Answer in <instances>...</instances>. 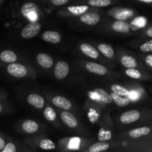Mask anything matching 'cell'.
I'll return each instance as SVG.
<instances>
[{
	"label": "cell",
	"instance_id": "cell-1",
	"mask_svg": "<svg viewBox=\"0 0 152 152\" xmlns=\"http://www.w3.org/2000/svg\"><path fill=\"white\" fill-rule=\"evenodd\" d=\"M21 13L31 22H37L38 19V6L34 2H26L21 7Z\"/></svg>",
	"mask_w": 152,
	"mask_h": 152
},
{
	"label": "cell",
	"instance_id": "cell-2",
	"mask_svg": "<svg viewBox=\"0 0 152 152\" xmlns=\"http://www.w3.org/2000/svg\"><path fill=\"white\" fill-rule=\"evenodd\" d=\"M6 71L10 76L16 78H23L28 74V69L20 63H10L6 66Z\"/></svg>",
	"mask_w": 152,
	"mask_h": 152
},
{
	"label": "cell",
	"instance_id": "cell-3",
	"mask_svg": "<svg viewBox=\"0 0 152 152\" xmlns=\"http://www.w3.org/2000/svg\"><path fill=\"white\" fill-rule=\"evenodd\" d=\"M41 29V25L37 22L28 23L22 28L21 31V37L24 39H31L38 35Z\"/></svg>",
	"mask_w": 152,
	"mask_h": 152
},
{
	"label": "cell",
	"instance_id": "cell-4",
	"mask_svg": "<svg viewBox=\"0 0 152 152\" xmlns=\"http://www.w3.org/2000/svg\"><path fill=\"white\" fill-rule=\"evenodd\" d=\"M141 114L137 110H131L123 113L120 117V120L123 124H130L140 120Z\"/></svg>",
	"mask_w": 152,
	"mask_h": 152
},
{
	"label": "cell",
	"instance_id": "cell-5",
	"mask_svg": "<svg viewBox=\"0 0 152 152\" xmlns=\"http://www.w3.org/2000/svg\"><path fill=\"white\" fill-rule=\"evenodd\" d=\"M70 68L68 63L64 61H59L56 63L54 68V76L58 80L65 79L69 73Z\"/></svg>",
	"mask_w": 152,
	"mask_h": 152
},
{
	"label": "cell",
	"instance_id": "cell-6",
	"mask_svg": "<svg viewBox=\"0 0 152 152\" xmlns=\"http://www.w3.org/2000/svg\"><path fill=\"white\" fill-rule=\"evenodd\" d=\"M17 54L11 50H4L0 52V63H13L17 61Z\"/></svg>",
	"mask_w": 152,
	"mask_h": 152
},
{
	"label": "cell",
	"instance_id": "cell-7",
	"mask_svg": "<svg viewBox=\"0 0 152 152\" xmlns=\"http://www.w3.org/2000/svg\"><path fill=\"white\" fill-rule=\"evenodd\" d=\"M86 69L91 73L97 74V75H105L108 72V70L104 65L96 62H88L86 65Z\"/></svg>",
	"mask_w": 152,
	"mask_h": 152
},
{
	"label": "cell",
	"instance_id": "cell-8",
	"mask_svg": "<svg viewBox=\"0 0 152 152\" xmlns=\"http://www.w3.org/2000/svg\"><path fill=\"white\" fill-rule=\"evenodd\" d=\"M52 102L54 105L62 108V109L65 110V111H68L72 107V104H71V101L68 100L67 98L64 97V96H54L52 99Z\"/></svg>",
	"mask_w": 152,
	"mask_h": 152
},
{
	"label": "cell",
	"instance_id": "cell-9",
	"mask_svg": "<svg viewBox=\"0 0 152 152\" xmlns=\"http://www.w3.org/2000/svg\"><path fill=\"white\" fill-rule=\"evenodd\" d=\"M42 39L44 41L48 42L57 44V43L60 42L62 37H61L60 34H59L56 31H47L43 33Z\"/></svg>",
	"mask_w": 152,
	"mask_h": 152
},
{
	"label": "cell",
	"instance_id": "cell-10",
	"mask_svg": "<svg viewBox=\"0 0 152 152\" xmlns=\"http://www.w3.org/2000/svg\"><path fill=\"white\" fill-rule=\"evenodd\" d=\"M61 119L67 126L71 129H74L78 125L77 118L68 111H63L61 114Z\"/></svg>",
	"mask_w": 152,
	"mask_h": 152
},
{
	"label": "cell",
	"instance_id": "cell-11",
	"mask_svg": "<svg viewBox=\"0 0 152 152\" xmlns=\"http://www.w3.org/2000/svg\"><path fill=\"white\" fill-rule=\"evenodd\" d=\"M28 102L30 105L35 107L37 109H41L45 105V100L42 96L37 94H31L28 96Z\"/></svg>",
	"mask_w": 152,
	"mask_h": 152
},
{
	"label": "cell",
	"instance_id": "cell-12",
	"mask_svg": "<svg viewBox=\"0 0 152 152\" xmlns=\"http://www.w3.org/2000/svg\"><path fill=\"white\" fill-rule=\"evenodd\" d=\"M82 22L88 25H96L100 20V16L94 13H88L83 14L80 17Z\"/></svg>",
	"mask_w": 152,
	"mask_h": 152
},
{
	"label": "cell",
	"instance_id": "cell-13",
	"mask_svg": "<svg viewBox=\"0 0 152 152\" xmlns=\"http://www.w3.org/2000/svg\"><path fill=\"white\" fill-rule=\"evenodd\" d=\"M37 61L39 65L44 68H50L53 64V60L51 56L44 53L38 54L37 57Z\"/></svg>",
	"mask_w": 152,
	"mask_h": 152
},
{
	"label": "cell",
	"instance_id": "cell-14",
	"mask_svg": "<svg viewBox=\"0 0 152 152\" xmlns=\"http://www.w3.org/2000/svg\"><path fill=\"white\" fill-rule=\"evenodd\" d=\"M80 50L83 51V53L92 59H97L99 57V51L95 48L88 43H83L80 45Z\"/></svg>",
	"mask_w": 152,
	"mask_h": 152
},
{
	"label": "cell",
	"instance_id": "cell-15",
	"mask_svg": "<svg viewBox=\"0 0 152 152\" xmlns=\"http://www.w3.org/2000/svg\"><path fill=\"white\" fill-rule=\"evenodd\" d=\"M151 132L152 129L151 128L148 127V126H144V127L137 128V129L130 131L129 134L132 138H139L141 137L148 136L151 133Z\"/></svg>",
	"mask_w": 152,
	"mask_h": 152
},
{
	"label": "cell",
	"instance_id": "cell-16",
	"mask_svg": "<svg viewBox=\"0 0 152 152\" xmlns=\"http://www.w3.org/2000/svg\"><path fill=\"white\" fill-rule=\"evenodd\" d=\"M111 28L116 32L127 33L130 31V25L126 22L121 20H117L114 22L111 25Z\"/></svg>",
	"mask_w": 152,
	"mask_h": 152
},
{
	"label": "cell",
	"instance_id": "cell-17",
	"mask_svg": "<svg viewBox=\"0 0 152 152\" xmlns=\"http://www.w3.org/2000/svg\"><path fill=\"white\" fill-rule=\"evenodd\" d=\"M22 128L25 132L28 134H34L39 130V125L34 120H25L22 125Z\"/></svg>",
	"mask_w": 152,
	"mask_h": 152
},
{
	"label": "cell",
	"instance_id": "cell-18",
	"mask_svg": "<svg viewBox=\"0 0 152 152\" xmlns=\"http://www.w3.org/2000/svg\"><path fill=\"white\" fill-rule=\"evenodd\" d=\"M94 93L99 96V99L101 102L106 104H110L112 102L113 99L111 94H108L105 90L102 88H94Z\"/></svg>",
	"mask_w": 152,
	"mask_h": 152
},
{
	"label": "cell",
	"instance_id": "cell-19",
	"mask_svg": "<svg viewBox=\"0 0 152 152\" xmlns=\"http://www.w3.org/2000/svg\"><path fill=\"white\" fill-rule=\"evenodd\" d=\"M111 96H112L113 101L117 104L118 106L123 107L126 106L129 104L130 102V99L128 97H126L125 96H121V95H119L117 94L114 93L112 91V93L111 94Z\"/></svg>",
	"mask_w": 152,
	"mask_h": 152
},
{
	"label": "cell",
	"instance_id": "cell-20",
	"mask_svg": "<svg viewBox=\"0 0 152 152\" xmlns=\"http://www.w3.org/2000/svg\"><path fill=\"white\" fill-rule=\"evenodd\" d=\"M121 63L124 67L127 68H137V61L136 59L131 56H123L121 59Z\"/></svg>",
	"mask_w": 152,
	"mask_h": 152
},
{
	"label": "cell",
	"instance_id": "cell-21",
	"mask_svg": "<svg viewBox=\"0 0 152 152\" xmlns=\"http://www.w3.org/2000/svg\"><path fill=\"white\" fill-rule=\"evenodd\" d=\"M98 49H99V51L108 58H112L114 55V49L112 48V47L107 44H99L98 45Z\"/></svg>",
	"mask_w": 152,
	"mask_h": 152
},
{
	"label": "cell",
	"instance_id": "cell-22",
	"mask_svg": "<svg viewBox=\"0 0 152 152\" xmlns=\"http://www.w3.org/2000/svg\"><path fill=\"white\" fill-rule=\"evenodd\" d=\"M68 10L70 13L72 14L76 15H83L88 10V5H77V6H69L68 7Z\"/></svg>",
	"mask_w": 152,
	"mask_h": 152
},
{
	"label": "cell",
	"instance_id": "cell-23",
	"mask_svg": "<svg viewBox=\"0 0 152 152\" xmlns=\"http://www.w3.org/2000/svg\"><path fill=\"white\" fill-rule=\"evenodd\" d=\"M109 148V145L106 142H96L92 145L89 148L90 152H100L106 151Z\"/></svg>",
	"mask_w": 152,
	"mask_h": 152
},
{
	"label": "cell",
	"instance_id": "cell-24",
	"mask_svg": "<svg viewBox=\"0 0 152 152\" xmlns=\"http://www.w3.org/2000/svg\"><path fill=\"white\" fill-rule=\"evenodd\" d=\"M88 4L93 7H107L112 4L111 0H88Z\"/></svg>",
	"mask_w": 152,
	"mask_h": 152
},
{
	"label": "cell",
	"instance_id": "cell-25",
	"mask_svg": "<svg viewBox=\"0 0 152 152\" xmlns=\"http://www.w3.org/2000/svg\"><path fill=\"white\" fill-rule=\"evenodd\" d=\"M111 89L113 92L119 95H121V96H129V91L126 88L123 87L121 86H119V85L114 84L111 86Z\"/></svg>",
	"mask_w": 152,
	"mask_h": 152
},
{
	"label": "cell",
	"instance_id": "cell-26",
	"mask_svg": "<svg viewBox=\"0 0 152 152\" xmlns=\"http://www.w3.org/2000/svg\"><path fill=\"white\" fill-rule=\"evenodd\" d=\"M126 74L128 77L135 79V80H140L142 77V73L139 70L136 69V68H129L126 71Z\"/></svg>",
	"mask_w": 152,
	"mask_h": 152
},
{
	"label": "cell",
	"instance_id": "cell-27",
	"mask_svg": "<svg viewBox=\"0 0 152 152\" xmlns=\"http://www.w3.org/2000/svg\"><path fill=\"white\" fill-rule=\"evenodd\" d=\"M44 117L48 121H53L56 117V114L54 109L51 107H47L44 111Z\"/></svg>",
	"mask_w": 152,
	"mask_h": 152
},
{
	"label": "cell",
	"instance_id": "cell-28",
	"mask_svg": "<svg viewBox=\"0 0 152 152\" xmlns=\"http://www.w3.org/2000/svg\"><path fill=\"white\" fill-rule=\"evenodd\" d=\"M39 147L44 150H52L56 148V145L50 140H42L40 142Z\"/></svg>",
	"mask_w": 152,
	"mask_h": 152
},
{
	"label": "cell",
	"instance_id": "cell-29",
	"mask_svg": "<svg viewBox=\"0 0 152 152\" xmlns=\"http://www.w3.org/2000/svg\"><path fill=\"white\" fill-rule=\"evenodd\" d=\"M16 146L13 142H6V145L1 152H16Z\"/></svg>",
	"mask_w": 152,
	"mask_h": 152
},
{
	"label": "cell",
	"instance_id": "cell-30",
	"mask_svg": "<svg viewBox=\"0 0 152 152\" xmlns=\"http://www.w3.org/2000/svg\"><path fill=\"white\" fill-rule=\"evenodd\" d=\"M50 2L56 6H61L67 4L69 1V0H50Z\"/></svg>",
	"mask_w": 152,
	"mask_h": 152
},
{
	"label": "cell",
	"instance_id": "cell-31",
	"mask_svg": "<svg viewBox=\"0 0 152 152\" xmlns=\"http://www.w3.org/2000/svg\"><path fill=\"white\" fill-rule=\"evenodd\" d=\"M145 62L150 68L152 69V54L150 53V54H148L145 57Z\"/></svg>",
	"mask_w": 152,
	"mask_h": 152
},
{
	"label": "cell",
	"instance_id": "cell-32",
	"mask_svg": "<svg viewBox=\"0 0 152 152\" xmlns=\"http://www.w3.org/2000/svg\"><path fill=\"white\" fill-rule=\"evenodd\" d=\"M5 145H6L5 139L3 137L2 135L0 134V151H2V150L4 149Z\"/></svg>",
	"mask_w": 152,
	"mask_h": 152
},
{
	"label": "cell",
	"instance_id": "cell-33",
	"mask_svg": "<svg viewBox=\"0 0 152 152\" xmlns=\"http://www.w3.org/2000/svg\"><path fill=\"white\" fill-rule=\"evenodd\" d=\"M145 35L148 37H149V38L152 39V26L148 28V29L145 31Z\"/></svg>",
	"mask_w": 152,
	"mask_h": 152
},
{
	"label": "cell",
	"instance_id": "cell-34",
	"mask_svg": "<svg viewBox=\"0 0 152 152\" xmlns=\"http://www.w3.org/2000/svg\"><path fill=\"white\" fill-rule=\"evenodd\" d=\"M5 108H6L5 104L2 103V102L0 101V114H1V113L4 111V110H5Z\"/></svg>",
	"mask_w": 152,
	"mask_h": 152
},
{
	"label": "cell",
	"instance_id": "cell-35",
	"mask_svg": "<svg viewBox=\"0 0 152 152\" xmlns=\"http://www.w3.org/2000/svg\"><path fill=\"white\" fill-rule=\"evenodd\" d=\"M137 1H142V2L146 3V4H152V0H137Z\"/></svg>",
	"mask_w": 152,
	"mask_h": 152
},
{
	"label": "cell",
	"instance_id": "cell-36",
	"mask_svg": "<svg viewBox=\"0 0 152 152\" xmlns=\"http://www.w3.org/2000/svg\"><path fill=\"white\" fill-rule=\"evenodd\" d=\"M2 99V96H1V93H0V101Z\"/></svg>",
	"mask_w": 152,
	"mask_h": 152
},
{
	"label": "cell",
	"instance_id": "cell-37",
	"mask_svg": "<svg viewBox=\"0 0 152 152\" xmlns=\"http://www.w3.org/2000/svg\"><path fill=\"white\" fill-rule=\"evenodd\" d=\"M1 0H0V3H1Z\"/></svg>",
	"mask_w": 152,
	"mask_h": 152
}]
</instances>
